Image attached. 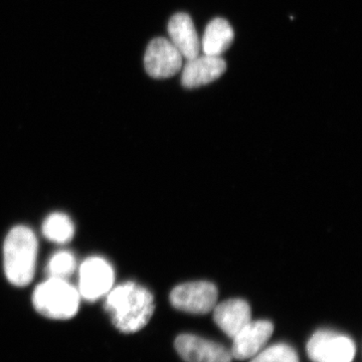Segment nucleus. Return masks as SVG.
<instances>
[{
    "mask_svg": "<svg viewBox=\"0 0 362 362\" xmlns=\"http://www.w3.org/2000/svg\"><path fill=\"white\" fill-rule=\"evenodd\" d=\"M114 279L113 268L106 259L99 257L87 259L78 272V294L87 301H96L111 291Z\"/></svg>",
    "mask_w": 362,
    "mask_h": 362,
    "instance_id": "20e7f679",
    "label": "nucleus"
},
{
    "mask_svg": "<svg viewBox=\"0 0 362 362\" xmlns=\"http://www.w3.org/2000/svg\"><path fill=\"white\" fill-rule=\"evenodd\" d=\"M154 309L151 293L136 283L117 286L106 295L105 310L117 329L127 334L144 328L153 315Z\"/></svg>",
    "mask_w": 362,
    "mask_h": 362,
    "instance_id": "f257e3e1",
    "label": "nucleus"
},
{
    "mask_svg": "<svg viewBox=\"0 0 362 362\" xmlns=\"http://www.w3.org/2000/svg\"><path fill=\"white\" fill-rule=\"evenodd\" d=\"M170 42L182 58L192 59L201 54V40L195 30L194 21L187 13H176L168 23Z\"/></svg>",
    "mask_w": 362,
    "mask_h": 362,
    "instance_id": "9b49d317",
    "label": "nucleus"
},
{
    "mask_svg": "<svg viewBox=\"0 0 362 362\" xmlns=\"http://www.w3.org/2000/svg\"><path fill=\"white\" fill-rule=\"evenodd\" d=\"M213 311L214 322L232 339L252 321L251 307L244 300H228Z\"/></svg>",
    "mask_w": 362,
    "mask_h": 362,
    "instance_id": "f8f14e48",
    "label": "nucleus"
},
{
    "mask_svg": "<svg viewBox=\"0 0 362 362\" xmlns=\"http://www.w3.org/2000/svg\"><path fill=\"white\" fill-rule=\"evenodd\" d=\"M218 289L206 281L176 286L170 294V302L177 310L192 314L213 311L218 301Z\"/></svg>",
    "mask_w": 362,
    "mask_h": 362,
    "instance_id": "39448f33",
    "label": "nucleus"
},
{
    "mask_svg": "<svg viewBox=\"0 0 362 362\" xmlns=\"http://www.w3.org/2000/svg\"><path fill=\"white\" fill-rule=\"evenodd\" d=\"M76 259L70 252L61 251L54 254L47 265L51 278L66 280L75 272Z\"/></svg>",
    "mask_w": 362,
    "mask_h": 362,
    "instance_id": "2eb2a0df",
    "label": "nucleus"
},
{
    "mask_svg": "<svg viewBox=\"0 0 362 362\" xmlns=\"http://www.w3.org/2000/svg\"><path fill=\"white\" fill-rule=\"evenodd\" d=\"M81 296L78 289L62 279L49 278L35 288L33 303L47 318L68 320L78 313Z\"/></svg>",
    "mask_w": 362,
    "mask_h": 362,
    "instance_id": "7ed1b4c3",
    "label": "nucleus"
},
{
    "mask_svg": "<svg viewBox=\"0 0 362 362\" xmlns=\"http://www.w3.org/2000/svg\"><path fill=\"white\" fill-rule=\"evenodd\" d=\"M273 331V324L269 321H251L233 338L230 356L238 361L252 358L265 347Z\"/></svg>",
    "mask_w": 362,
    "mask_h": 362,
    "instance_id": "6e6552de",
    "label": "nucleus"
},
{
    "mask_svg": "<svg viewBox=\"0 0 362 362\" xmlns=\"http://www.w3.org/2000/svg\"><path fill=\"white\" fill-rule=\"evenodd\" d=\"M252 362H299L296 351L284 343L273 345L262 350Z\"/></svg>",
    "mask_w": 362,
    "mask_h": 362,
    "instance_id": "dca6fc26",
    "label": "nucleus"
},
{
    "mask_svg": "<svg viewBox=\"0 0 362 362\" xmlns=\"http://www.w3.org/2000/svg\"><path fill=\"white\" fill-rule=\"evenodd\" d=\"M356 351V344L349 337L332 331H318L307 344L313 362H352Z\"/></svg>",
    "mask_w": 362,
    "mask_h": 362,
    "instance_id": "423d86ee",
    "label": "nucleus"
},
{
    "mask_svg": "<svg viewBox=\"0 0 362 362\" xmlns=\"http://www.w3.org/2000/svg\"><path fill=\"white\" fill-rule=\"evenodd\" d=\"M37 240L26 226L13 228L4 246V267L7 280L16 287H25L35 276L37 257Z\"/></svg>",
    "mask_w": 362,
    "mask_h": 362,
    "instance_id": "f03ea898",
    "label": "nucleus"
},
{
    "mask_svg": "<svg viewBox=\"0 0 362 362\" xmlns=\"http://www.w3.org/2000/svg\"><path fill=\"white\" fill-rule=\"evenodd\" d=\"M182 56L170 40L158 37L151 40L144 57L145 70L150 77L168 78L182 66Z\"/></svg>",
    "mask_w": 362,
    "mask_h": 362,
    "instance_id": "0eeeda50",
    "label": "nucleus"
},
{
    "mask_svg": "<svg viewBox=\"0 0 362 362\" xmlns=\"http://www.w3.org/2000/svg\"><path fill=\"white\" fill-rule=\"evenodd\" d=\"M226 70L225 59L221 57L197 56L187 59L183 68L181 83L187 89H194L218 80Z\"/></svg>",
    "mask_w": 362,
    "mask_h": 362,
    "instance_id": "9d476101",
    "label": "nucleus"
},
{
    "mask_svg": "<svg viewBox=\"0 0 362 362\" xmlns=\"http://www.w3.org/2000/svg\"><path fill=\"white\" fill-rule=\"evenodd\" d=\"M175 349L187 362H232L230 352L225 347L195 335H180Z\"/></svg>",
    "mask_w": 362,
    "mask_h": 362,
    "instance_id": "1a4fd4ad",
    "label": "nucleus"
},
{
    "mask_svg": "<svg viewBox=\"0 0 362 362\" xmlns=\"http://www.w3.org/2000/svg\"><path fill=\"white\" fill-rule=\"evenodd\" d=\"M42 233L51 242L65 244L73 239L75 226L66 214H52L42 223Z\"/></svg>",
    "mask_w": 362,
    "mask_h": 362,
    "instance_id": "4468645a",
    "label": "nucleus"
},
{
    "mask_svg": "<svg viewBox=\"0 0 362 362\" xmlns=\"http://www.w3.org/2000/svg\"><path fill=\"white\" fill-rule=\"evenodd\" d=\"M235 33L228 21L216 18L207 25L201 42L204 54L221 57L233 44Z\"/></svg>",
    "mask_w": 362,
    "mask_h": 362,
    "instance_id": "ddd939ff",
    "label": "nucleus"
}]
</instances>
